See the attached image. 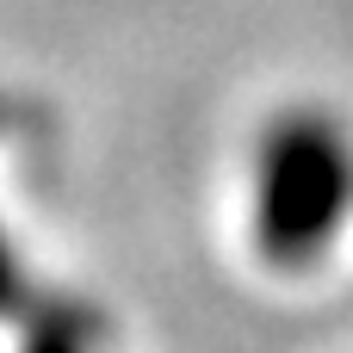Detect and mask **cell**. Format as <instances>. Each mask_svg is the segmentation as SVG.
Instances as JSON below:
<instances>
[{"label":"cell","mask_w":353,"mask_h":353,"mask_svg":"<svg viewBox=\"0 0 353 353\" xmlns=\"http://www.w3.org/2000/svg\"><path fill=\"white\" fill-rule=\"evenodd\" d=\"M353 199V161L341 130L323 112H292L273 124L261 155L254 242L273 267H304L329 248Z\"/></svg>","instance_id":"6da1fadb"},{"label":"cell","mask_w":353,"mask_h":353,"mask_svg":"<svg viewBox=\"0 0 353 353\" xmlns=\"http://www.w3.org/2000/svg\"><path fill=\"white\" fill-rule=\"evenodd\" d=\"M25 353H87V335L81 329H68V323H50V329H37Z\"/></svg>","instance_id":"7a4b0ae2"},{"label":"cell","mask_w":353,"mask_h":353,"mask_svg":"<svg viewBox=\"0 0 353 353\" xmlns=\"http://www.w3.org/2000/svg\"><path fill=\"white\" fill-rule=\"evenodd\" d=\"M19 304V267H12V248L0 242V310Z\"/></svg>","instance_id":"3957f363"}]
</instances>
